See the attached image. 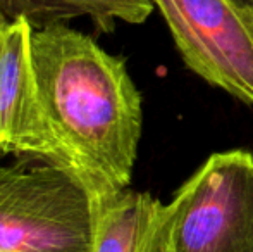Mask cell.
Returning <instances> with one entry per match:
<instances>
[{
	"label": "cell",
	"instance_id": "cell-4",
	"mask_svg": "<svg viewBox=\"0 0 253 252\" xmlns=\"http://www.w3.org/2000/svg\"><path fill=\"white\" fill-rule=\"evenodd\" d=\"M188 69L253 105V12L233 0H152Z\"/></svg>",
	"mask_w": 253,
	"mask_h": 252
},
{
	"label": "cell",
	"instance_id": "cell-9",
	"mask_svg": "<svg viewBox=\"0 0 253 252\" xmlns=\"http://www.w3.org/2000/svg\"><path fill=\"white\" fill-rule=\"evenodd\" d=\"M5 23V19H3V16H2V12H0V26H2V24Z\"/></svg>",
	"mask_w": 253,
	"mask_h": 252
},
{
	"label": "cell",
	"instance_id": "cell-8",
	"mask_svg": "<svg viewBox=\"0 0 253 252\" xmlns=\"http://www.w3.org/2000/svg\"><path fill=\"white\" fill-rule=\"evenodd\" d=\"M234 3H238L240 7H243V9L250 10V12H253V0H233Z\"/></svg>",
	"mask_w": 253,
	"mask_h": 252
},
{
	"label": "cell",
	"instance_id": "cell-3",
	"mask_svg": "<svg viewBox=\"0 0 253 252\" xmlns=\"http://www.w3.org/2000/svg\"><path fill=\"white\" fill-rule=\"evenodd\" d=\"M159 252H253V152H215L177 189Z\"/></svg>",
	"mask_w": 253,
	"mask_h": 252
},
{
	"label": "cell",
	"instance_id": "cell-2",
	"mask_svg": "<svg viewBox=\"0 0 253 252\" xmlns=\"http://www.w3.org/2000/svg\"><path fill=\"white\" fill-rule=\"evenodd\" d=\"M97 197L40 157L0 164V252H91Z\"/></svg>",
	"mask_w": 253,
	"mask_h": 252
},
{
	"label": "cell",
	"instance_id": "cell-1",
	"mask_svg": "<svg viewBox=\"0 0 253 252\" xmlns=\"http://www.w3.org/2000/svg\"><path fill=\"white\" fill-rule=\"evenodd\" d=\"M30 59L60 164L95 197L129 189L143 107L126 61L66 23L31 30Z\"/></svg>",
	"mask_w": 253,
	"mask_h": 252
},
{
	"label": "cell",
	"instance_id": "cell-6",
	"mask_svg": "<svg viewBox=\"0 0 253 252\" xmlns=\"http://www.w3.org/2000/svg\"><path fill=\"white\" fill-rule=\"evenodd\" d=\"M164 204L124 189L97 197L91 252H159Z\"/></svg>",
	"mask_w": 253,
	"mask_h": 252
},
{
	"label": "cell",
	"instance_id": "cell-5",
	"mask_svg": "<svg viewBox=\"0 0 253 252\" xmlns=\"http://www.w3.org/2000/svg\"><path fill=\"white\" fill-rule=\"evenodd\" d=\"M31 30L23 19L0 26V157L14 152L60 164L31 69Z\"/></svg>",
	"mask_w": 253,
	"mask_h": 252
},
{
	"label": "cell",
	"instance_id": "cell-7",
	"mask_svg": "<svg viewBox=\"0 0 253 252\" xmlns=\"http://www.w3.org/2000/svg\"><path fill=\"white\" fill-rule=\"evenodd\" d=\"M152 0H0L7 23L23 19L33 30L90 17L100 31H114L117 21L141 24L153 10Z\"/></svg>",
	"mask_w": 253,
	"mask_h": 252
}]
</instances>
